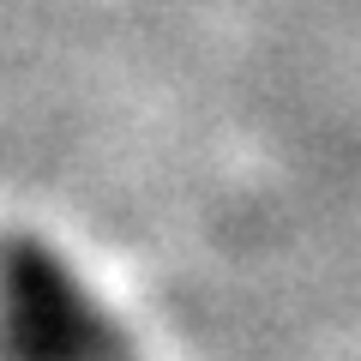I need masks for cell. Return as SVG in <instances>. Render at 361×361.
Instances as JSON below:
<instances>
[{
	"mask_svg": "<svg viewBox=\"0 0 361 361\" xmlns=\"http://www.w3.org/2000/svg\"><path fill=\"white\" fill-rule=\"evenodd\" d=\"M0 361H133V337L37 235H0Z\"/></svg>",
	"mask_w": 361,
	"mask_h": 361,
	"instance_id": "cell-1",
	"label": "cell"
}]
</instances>
